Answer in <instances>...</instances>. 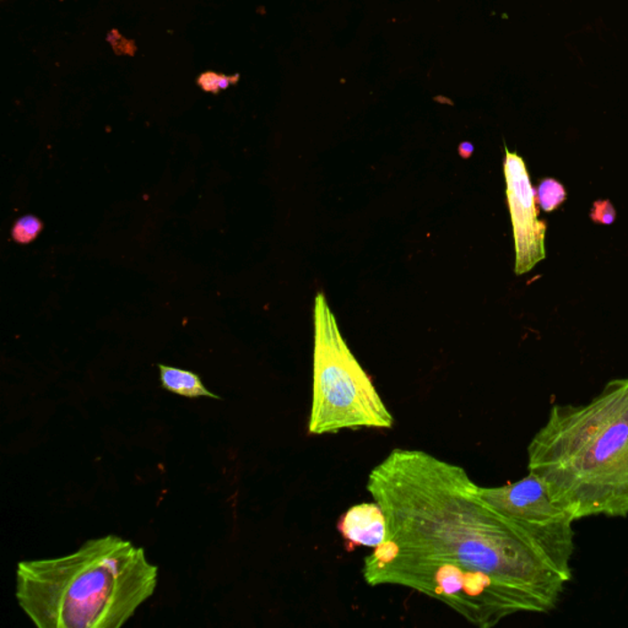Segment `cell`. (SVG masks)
<instances>
[{
    "mask_svg": "<svg viewBox=\"0 0 628 628\" xmlns=\"http://www.w3.org/2000/svg\"><path fill=\"white\" fill-rule=\"evenodd\" d=\"M479 487L461 465L393 449L368 475L387 532L365 559L366 583L419 592L479 628L556 608L569 582Z\"/></svg>",
    "mask_w": 628,
    "mask_h": 628,
    "instance_id": "obj_1",
    "label": "cell"
},
{
    "mask_svg": "<svg viewBox=\"0 0 628 628\" xmlns=\"http://www.w3.org/2000/svg\"><path fill=\"white\" fill-rule=\"evenodd\" d=\"M527 471L573 517H628V377L585 404H555L527 446Z\"/></svg>",
    "mask_w": 628,
    "mask_h": 628,
    "instance_id": "obj_2",
    "label": "cell"
},
{
    "mask_svg": "<svg viewBox=\"0 0 628 628\" xmlns=\"http://www.w3.org/2000/svg\"><path fill=\"white\" fill-rule=\"evenodd\" d=\"M142 547L117 535L58 559L19 562L16 599L38 628H119L157 585Z\"/></svg>",
    "mask_w": 628,
    "mask_h": 628,
    "instance_id": "obj_3",
    "label": "cell"
},
{
    "mask_svg": "<svg viewBox=\"0 0 628 628\" xmlns=\"http://www.w3.org/2000/svg\"><path fill=\"white\" fill-rule=\"evenodd\" d=\"M394 419L349 349L325 294L314 301L313 399L310 435L390 429Z\"/></svg>",
    "mask_w": 628,
    "mask_h": 628,
    "instance_id": "obj_4",
    "label": "cell"
},
{
    "mask_svg": "<svg viewBox=\"0 0 628 628\" xmlns=\"http://www.w3.org/2000/svg\"><path fill=\"white\" fill-rule=\"evenodd\" d=\"M479 494L498 512L523 527L553 566L571 582L576 520L550 497L535 474L529 472L526 478L503 487H480Z\"/></svg>",
    "mask_w": 628,
    "mask_h": 628,
    "instance_id": "obj_5",
    "label": "cell"
},
{
    "mask_svg": "<svg viewBox=\"0 0 628 628\" xmlns=\"http://www.w3.org/2000/svg\"><path fill=\"white\" fill-rule=\"evenodd\" d=\"M506 194L512 220L517 275L529 273L546 258L547 225L537 218L535 189L523 157L508 150L503 163Z\"/></svg>",
    "mask_w": 628,
    "mask_h": 628,
    "instance_id": "obj_6",
    "label": "cell"
},
{
    "mask_svg": "<svg viewBox=\"0 0 628 628\" xmlns=\"http://www.w3.org/2000/svg\"><path fill=\"white\" fill-rule=\"evenodd\" d=\"M338 527L348 542L374 549L383 543L387 532L383 511L374 501L349 508Z\"/></svg>",
    "mask_w": 628,
    "mask_h": 628,
    "instance_id": "obj_7",
    "label": "cell"
},
{
    "mask_svg": "<svg viewBox=\"0 0 628 628\" xmlns=\"http://www.w3.org/2000/svg\"><path fill=\"white\" fill-rule=\"evenodd\" d=\"M160 381L164 390L177 396L186 398H212L221 400V398L213 394L204 385L199 374L182 368L171 367V366L158 365Z\"/></svg>",
    "mask_w": 628,
    "mask_h": 628,
    "instance_id": "obj_8",
    "label": "cell"
},
{
    "mask_svg": "<svg viewBox=\"0 0 628 628\" xmlns=\"http://www.w3.org/2000/svg\"><path fill=\"white\" fill-rule=\"evenodd\" d=\"M535 198L543 212L552 213L568 198V192L555 178H545L536 188Z\"/></svg>",
    "mask_w": 628,
    "mask_h": 628,
    "instance_id": "obj_9",
    "label": "cell"
},
{
    "mask_svg": "<svg viewBox=\"0 0 628 628\" xmlns=\"http://www.w3.org/2000/svg\"><path fill=\"white\" fill-rule=\"evenodd\" d=\"M44 223L35 215H25L19 218L12 228V238L16 244L28 245L40 235Z\"/></svg>",
    "mask_w": 628,
    "mask_h": 628,
    "instance_id": "obj_10",
    "label": "cell"
},
{
    "mask_svg": "<svg viewBox=\"0 0 628 628\" xmlns=\"http://www.w3.org/2000/svg\"><path fill=\"white\" fill-rule=\"evenodd\" d=\"M589 218H591L592 221L599 223V225H613L615 220H616V209H615L610 200H597L592 206Z\"/></svg>",
    "mask_w": 628,
    "mask_h": 628,
    "instance_id": "obj_11",
    "label": "cell"
},
{
    "mask_svg": "<svg viewBox=\"0 0 628 628\" xmlns=\"http://www.w3.org/2000/svg\"><path fill=\"white\" fill-rule=\"evenodd\" d=\"M238 76H219V74L209 71V73H204L203 76H200L198 84L203 87L204 92L216 93L238 82Z\"/></svg>",
    "mask_w": 628,
    "mask_h": 628,
    "instance_id": "obj_12",
    "label": "cell"
},
{
    "mask_svg": "<svg viewBox=\"0 0 628 628\" xmlns=\"http://www.w3.org/2000/svg\"><path fill=\"white\" fill-rule=\"evenodd\" d=\"M472 151H474V147H472L471 142H462L461 147H459V152H461L463 157H471Z\"/></svg>",
    "mask_w": 628,
    "mask_h": 628,
    "instance_id": "obj_13",
    "label": "cell"
}]
</instances>
